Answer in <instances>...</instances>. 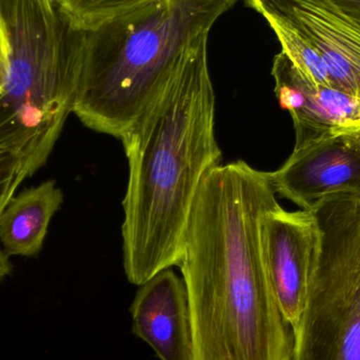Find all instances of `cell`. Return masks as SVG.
Segmentation results:
<instances>
[{"label":"cell","mask_w":360,"mask_h":360,"mask_svg":"<svg viewBox=\"0 0 360 360\" xmlns=\"http://www.w3.org/2000/svg\"><path fill=\"white\" fill-rule=\"evenodd\" d=\"M279 205L270 172L243 162L202 179L184 235L191 360H292L294 332L266 270L262 218Z\"/></svg>","instance_id":"obj_1"},{"label":"cell","mask_w":360,"mask_h":360,"mask_svg":"<svg viewBox=\"0 0 360 360\" xmlns=\"http://www.w3.org/2000/svg\"><path fill=\"white\" fill-rule=\"evenodd\" d=\"M120 139L129 162L124 272L141 285L179 266L199 186L221 162L207 56L182 70Z\"/></svg>","instance_id":"obj_2"},{"label":"cell","mask_w":360,"mask_h":360,"mask_svg":"<svg viewBox=\"0 0 360 360\" xmlns=\"http://www.w3.org/2000/svg\"><path fill=\"white\" fill-rule=\"evenodd\" d=\"M238 0H154L94 31H74L72 113L120 139L191 63L207 56L210 32Z\"/></svg>","instance_id":"obj_3"},{"label":"cell","mask_w":360,"mask_h":360,"mask_svg":"<svg viewBox=\"0 0 360 360\" xmlns=\"http://www.w3.org/2000/svg\"><path fill=\"white\" fill-rule=\"evenodd\" d=\"M0 6L11 46L0 93V151L16 156L27 179L46 164L73 111L71 30L42 0H0Z\"/></svg>","instance_id":"obj_4"},{"label":"cell","mask_w":360,"mask_h":360,"mask_svg":"<svg viewBox=\"0 0 360 360\" xmlns=\"http://www.w3.org/2000/svg\"><path fill=\"white\" fill-rule=\"evenodd\" d=\"M319 230L292 360H360V193H336L311 210Z\"/></svg>","instance_id":"obj_5"},{"label":"cell","mask_w":360,"mask_h":360,"mask_svg":"<svg viewBox=\"0 0 360 360\" xmlns=\"http://www.w3.org/2000/svg\"><path fill=\"white\" fill-rule=\"evenodd\" d=\"M291 25L325 63L332 88L360 99V25L330 0H245Z\"/></svg>","instance_id":"obj_6"},{"label":"cell","mask_w":360,"mask_h":360,"mask_svg":"<svg viewBox=\"0 0 360 360\" xmlns=\"http://www.w3.org/2000/svg\"><path fill=\"white\" fill-rule=\"evenodd\" d=\"M266 270L285 321L294 330L306 306L319 241L312 211L288 212L281 205L262 218Z\"/></svg>","instance_id":"obj_7"},{"label":"cell","mask_w":360,"mask_h":360,"mask_svg":"<svg viewBox=\"0 0 360 360\" xmlns=\"http://www.w3.org/2000/svg\"><path fill=\"white\" fill-rule=\"evenodd\" d=\"M271 181L276 194L304 211L336 193H360V150L347 135H332L294 149Z\"/></svg>","instance_id":"obj_8"},{"label":"cell","mask_w":360,"mask_h":360,"mask_svg":"<svg viewBox=\"0 0 360 360\" xmlns=\"http://www.w3.org/2000/svg\"><path fill=\"white\" fill-rule=\"evenodd\" d=\"M272 76L279 105L293 120L295 147L340 134L360 124V99L304 75L285 53L273 60Z\"/></svg>","instance_id":"obj_9"},{"label":"cell","mask_w":360,"mask_h":360,"mask_svg":"<svg viewBox=\"0 0 360 360\" xmlns=\"http://www.w3.org/2000/svg\"><path fill=\"white\" fill-rule=\"evenodd\" d=\"M132 331L160 360H191L192 333L184 279L170 269L139 285L130 307Z\"/></svg>","instance_id":"obj_10"},{"label":"cell","mask_w":360,"mask_h":360,"mask_svg":"<svg viewBox=\"0 0 360 360\" xmlns=\"http://www.w3.org/2000/svg\"><path fill=\"white\" fill-rule=\"evenodd\" d=\"M63 202V191L55 180H46L14 195L0 215V245L6 255H38L51 220Z\"/></svg>","instance_id":"obj_11"},{"label":"cell","mask_w":360,"mask_h":360,"mask_svg":"<svg viewBox=\"0 0 360 360\" xmlns=\"http://www.w3.org/2000/svg\"><path fill=\"white\" fill-rule=\"evenodd\" d=\"M74 31H94L154 0H52Z\"/></svg>","instance_id":"obj_12"},{"label":"cell","mask_w":360,"mask_h":360,"mask_svg":"<svg viewBox=\"0 0 360 360\" xmlns=\"http://www.w3.org/2000/svg\"><path fill=\"white\" fill-rule=\"evenodd\" d=\"M264 18L277 36L281 52L287 55L294 65L315 84L331 86L325 63L309 42L281 19L273 16Z\"/></svg>","instance_id":"obj_13"},{"label":"cell","mask_w":360,"mask_h":360,"mask_svg":"<svg viewBox=\"0 0 360 360\" xmlns=\"http://www.w3.org/2000/svg\"><path fill=\"white\" fill-rule=\"evenodd\" d=\"M25 180L16 156L0 151V215Z\"/></svg>","instance_id":"obj_14"},{"label":"cell","mask_w":360,"mask_h":360,"mask_svg":"<svg viewBox=\"0 0 360 360\" xmlns=\"http://www.w3.org/2000/svg\"><path fill=\"white\" fill-rule=\"evenodd\" d=\"M10 37H8V27L2 14L0 6V93L4 90L8 76V63H10Z\"/></svg>","instance_id":"obj_15"},{"label":"cell","mask_w":360,"mask_h":360,"mask_svg":"<svg viewBox=\"0 0 360 360\" xmlns=\"http://www.w3.org/2000/svg\"><path fill=\"white\" fill-rule=\"evenodd\" d=\"M347 17L360 25V0H330Z\"/></svg>","instance_id":"obj_16"},{"label":"cell","mask_w":360,"mask_h":360,"mask_svg":"<svg viewBox=\"0 0 360 360\" xmlns=\"http://www.w3.org/2000/svg\"><path fill=\"white\" fill-rule=\"evenodd\" d=\"M340 133L347 135L350 141L360 150V124L353 127V128L346 129Z\"/></svg>","instance_id":"obj_17"},{"label":"cell","mask_w":360,"mask_h":360,"mask_svg":"<svg viewBox=\"0 0 360 360\" xmlns=\"http://www.w3.org/2000/svg\"><path fill=\"white\" fill-rule=\"evenodd\" d=\"M44 4H46L48 8H55L54 4H53L52 0H42Z\"/></svg>","instance_id":"obj_18"}]
</instances>
